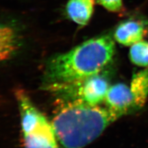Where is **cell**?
I'll use <instances>...</instances> for the list:
<instances>
[{
  "instance_id": "obj_8",
  "label": "cell",
  "mask_w": 148,
  "mask_h": 148,
  "mask_svg": "<svg viewBox=\"0 0 148 148\" xmlns=\"http://www.w3.org/2000/svg\"><path fill=\"white\" fill-rule=\"evenodd\" d=\"M95 0H69L66 5V14L71 21L79 26L88 23L94 12Z\"/></svg>"
},
{
  "instance_id": "obj_5",
  "label": "cell",
  "mask_w": 148,
  "mask_h": 148,
  "mask_svg": "<svg viewBox=\"0 0 148 148\" xmlns=\"http://www.w3.org/2000/svg\"><path fill=\"white\" fill-rule=\"evenodd\" d=\"M106 107L121 116L138 110L130 86L116 83L109 87L104 99Z\"/></svg>"
},
{
  "instance_id": "obj_10",
  "label": "cell",
  "mask_w": 148,
  "mask_h": 148,
  "mask_svg": "<svg viewBox=\"0 0 148 148\" xmlns=\"http://www.w3.org/2000/svg\"><path fill=\"white\" fill-rule=\"evenodd\" d=\"M129 58L135 65L148 67V41L142 40L130 46Z\"/></svg>"
},
{
  "instance_id": "obj_11",
  "label": "cell",
  "mask_w": 148,
  "mask_h": 148,
  "mask_svg": "<svg viewBox=\"0 0 148 148\" xmlns=\"http://www.w3.org/2000/svg\"><path fill=\"white\" fill-rule=\"evenodd\" d=\"M95 1L111 12H121L123 9V0H95Z\"/></svg>"
},
{
  "instance_id": "obj_4",
  "label": "cell",
  "mask_w": 148,
  "mask_h": 148,
  "mask_svg": "<svg viewBox=\"0 0 148 148\" xmlns=\"http://www.w3.org/2000/svg\"><path fill=\"white\" fill-rule=\"evenodd\" d=\"M23 45L21 29L12 22L0 19V64L15 58Z\"/></svg>"
},
{
  "instance_id": "obj_7",
  "label": "cell",
  "mask_w": 148,
  "mask_h": 148,
  "mask_svg": "<svg viewBox=\"0 0 148 148\" xmlns=\"http://www.w3.org/2000/svg\"><path fill=\"white\" fill-rule=\"evenodd\" d=\"M147 33L145 23L137 20L129 19L122 21L116 27L114 38L122 45L132 46L143 40Z\"/></svg>"
},
{
  "instance_id": "obj_6",
  "label": "cell",
  "mask_w": 148,
  "mask_h": 148,
  "mask_svg": "<svg viewBox=\"0 0 148 148\" xmlns=\"http://www.w3.org/2000/svg\"><path fill=\"white\" fill-rule=\"evenodd\" d=\"M24 148H60L51 123L42 121L23 132Z\"/></svg>"
},
{
  "instance_id": "obj_3",
  "label": "cell",
  "mask_w": 148,
  "mask_h": 148,
  "mask_svg": "<svg viewBox=\"0 0 148 148\" xmlns=\"http://www.w3.org/2000/svg\"><path fill=\"white\" fill-rule=\"evenodd\" d=\"M110 86L107 77L100 72L77 82L45 88L61 95L65 101H80L95 106L104 101Z\"/></svg>"
},
{
  "instance_id": "obj_9",
  "label": "cell",
  "mask_w": 148,
  "mask_h": 148,
  "mask_svg": "<svg viewBox=\"0 0 148 148\" xmlns=\"http://www.w3.org/2000/svg\"><path fill=\"white\" fill-rule=\"evenodd\" d=\"M131 91L137 110L143 108L148 97V67L134 74L131 80Z\"/></svg>"
},
{
  "instance_id": "obj_1",
  "label": "cell",
  "mask_w": 148,
  "mask_h": 148,
  "mask_svg": "<svg viewBox=\"0 0 148 148\" xmlns=\"http://www.w3.org/2000/svg\"><path fill=\"white\" fill-rule=\"evenodd\" d=\"M115 43L110 35L92 38L67 52L47 61L44 72L45 88L68 84L100 73L113 58Z\"/></svg>"
},
{
  "instance_id": "obj_2",
  "label": "cell",
  "mask_w": 148,
  "mask_h": 148,
  "mask_svg": "<svg viewBox=\"0 0 148 148\" xmlns=\"http://www.w3.org/2000/svg\"><path fill=\"white\" fill-rule=\"evenodd\" d=\"M120 117L107 107L64 100L51 123L64 148H84Z\"/></svg>"
}]
</instances>
